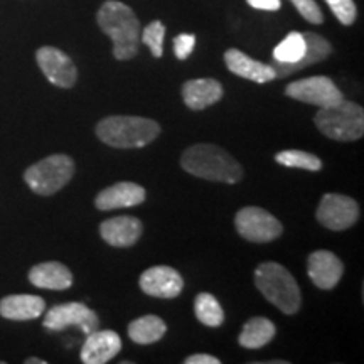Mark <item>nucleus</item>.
<instances>
[{
    "instance_id": "nucleus-18",
    "label": "nucleus",
    "mask_w": 364,
    "mask_h": 364,
    "mask_svg": "<svg viewBox=\"0 0 364 364\" xmlns=\"http://www.w3.org/2000/svg\"><path fill=\"white\" fill-rule=\"evenodd\" d=\"M182 100L191 110H204L220 102L225 95V90L220 81L213 78L189 80L182 85Z\"/></svg>"
},
{
    "instance_id": "nucleus-26",
    "label": "nucleus",
    "mask_w": 364,
    "mask_h": 364,
    "mask_svg": "<svg viewBox=\"0 0 364 364\" xmlns=\"http://www.w3.org/2000/svg\"><path fill=\"white\" fill-rule=\"evenodd\" d=\"M275 161L280 166L294 167V169H304L311 172H318L322 169V161L314 154L304 152V150H284L275 156Z\"/></svg>"
},
{
    "instance_id": "nucleus-7",
    "label": "nucleus",
    "mask_w": 364,
    "mask_h": 364,
    "mask_svg": "<svg viewBox=\"0 0 364 364\" xmlns=\"http://www.w3.org/2000/svg\"><path fill=\"white\" fill-rule=\"evenodd\" d=\"M235 226L245 240L253 243H268L279 238L284 231L282 223L275 216L257 206L240 209L235 216Z\"/></svg>"
},
{
    "instance_id": "nucleus-5",
    "label": "nucleus",
    "mask_w": 364,
    "mask_h": 364,
    "mask_svg": "<svg viewBox=\"0 0 364 364\" xmlns=\"http://www.w3.org/2000/svg\"><path fill=\"white\" fill-rule=\"evenodd\" d=\"M314 124L332 140L353 142L364 134V110L358 103L343 100L332 107L318 108Z\"/></svg>"
},
{
    "instance_id": "nucleus-21",
    "label": "nucleus",
    "mask_w": 364,
    "mask_h": 364,
    "mask_svg": "<svg viewBox=\"0 0 364 364\" xmlns=\"http://www.w3.org/2000/svg\"><path fill=\"white\" fill-rule=\"evenodd\" d=\"M304 38H306L307 43V53L299 63H295L292 66H284L277 61L272 63L277 78H284V76L292 75V73L304 70V68L317 65V63L324 61V59L332 53L329 41L322 38V36H318L316 33H304Z\"/></svg>"
},
{
    "instance_id": "nucleus-4",
    "label": "nucleus",
    "mask_w": 364,
    "mask_h": 364,
    "mask_svg": "<svg viewBox=\"0 0 364 364\" xmlns=\"http://www.w3.org/2000/svg\"><path fill=\"white\" fill-rule=\"evenodd\" d=\"M255 284L268 302L279 307L287 316L297 314L302 295L292 273L280 263L265 262L255 270Z\"/></svg>"
},
{
    "instance_id": "nucleus-30",
    "label": "nucleus",
    "mask_w": 364,
    "mask_h": 364,
    "mask_svg": "<svg viewBox=\"0 0 364 364\" xmlns=\"http://www.w3.org/2000/svg\"><path fill=\"white\" fill-rule=\"evenodd\" d=\"M196 46V36L194 34H179L174 39V53L176 58L184 61L191 56V53L194 51Z\"/></svg>"
},
{
    "instance_id": "nucleus-19",
    "label": "nucleus",
    "mask_w": 364,
    "mask_h": 364,
    "mask_svg": "<svg viewBox=\"0 0 364 364\" xmlns=\"http://www.w3.org/2000/svg\"><path fill=\"white\" fill-rule=\"evenodd\" d=\"M44 311V299L38 295H7L0 300V316L9 321H33Z\"/></svg>"
},
{
    "instance_id": "nucleus-24",
    "label": "nucleus",
    "mask_w": 364,
    "mask_h": 364,
    "mask_svg": "<svg viewBox=\"0 0 364 364\" xmlns=\"http://www.w3.org/2000/svg\"><path fill=\"white\" fill-rule=\"evenodd\" d=\"M306 53L307 43L304 34L290 33L280 44H277L275 49H273V61L280 63V65L284 66H292L306 56Z\"/></svg>"
},
{
    "instance_id": "nucleus-29",
    "label": "nucleus",
    "mask_w": 364,
    "mask_h": 364,
    "mask_svg": "<svg viewBox=\"0 0 364 364\" xmlns=\"http://www.w3.org/2000/svg\"><path fill=\"white\" fill-rule=\"evenodd\" d=\"M290 2L294 4L300 16L311 24H322L324 22V16H322V11L318 9L316 0H290Z\"/></svg>"
},
{
    "instance_id": "nucleus-3",
    "label": "nucleus",
    "mask_w": 364,
    "mask_h": 364,
    "mask_svg": "<svg viewBox=\"0 0 364 364\" xmlns=\"http://www.w3.org/2000/svg\"><path fill=\"white\" fill-rule=\"evenodd\" d=\"M161 134L156 120L144 117L113 115L97 125V135L103 144L115 149H140L149 145Z\"/></svg>"
},
{
    "instance_id": "nucleus-15",
    "label": "nucleus",
    "mask_w": 364,
    "mask_h": 364,
    "mask_svg": "<svg viewBox=\"0 0 364 364\" xmlns=\"http://www.w3.org/2000/svg\"><path fill=\"white\" fill-rule=\"evenodd\" d=\"M144 226L139 218L117 216L105 220L100 225V235L110 247L127 248L135 245L142 236Z\"/></svg>"
},
{
    "instance_id": "nucleus-9",
    "label": "nucleus",
    "mask_w": 364,
    "mask_h": 364,
    "mask_svg": "<svg viewBox=\"0 0 364 364\" xmlns=\"http://www.w3.org/2000/svg\"><path fill=\"white\" fill-rule=\"evenodd\" d=\"M43 326L48 331L53 332L63 331L70 326H76L80 327L81 332H85V334L88 336L90 332L98 329L100 321L97 312L91 311V309L86 307L85 304L66 302L49 309L44 317Z\"/></svg>"
},
{
    "instance_id": "nucleus-32",
    "label": "nucleus",
    "mask_w": 364,
    "mask_h": 364,
    "mask_svg": "<svg viewBox=\"0 0 364 364\" xmlns=\"http://www.w3.org/2000/svg\"><path fill=\"white\" fill-rule=\"evenodd\" d=\"M186 364H220L221 361L211 354H193V356L186 358Z\"/></svg>"
},
{
    "instance_id": "nucleus-11",
    "label": "nucleus",
    "mask_w": 364,
    "mask_h": 364,
    "mask_svg": "<svg viewBox=\"0 0 364 364\" xmlns=\"http://www.w3.org/2000/svg\"><path fill=\"white\" fill-rule=\"evenodd\" d=\"M36 61L46 78L58 88H71L78 80V70L75 63L61 49L53 48V46L39 48L36 53Z\"/></svg>"
},
{
    "instance_id": "nucleus-16",
    "label": "nucleus",
    "mask_w": 364,
    "mask_h": 364,
    "mask_svg": "<svg viewBox=\"0 0 364 364\" xmlns=\"http://www.w3.org/2000/svg\"><path fill=\"white\" fill-rule=\"evenodd\" d=\"M225 63L233 75L240 78L255 81V83H268L277 78L275 70L272 65L257 61V59L250 58L248 54L238 51V49H228L225 53Z\"/></svg>"
},
{
    "instance_id": "nucleus-2",
    "label": "nucleus",
    "mask_w": 364,
    "mask_h": 364,
    "mask_svg": "<svg viewBox=\"0 0 364 364\" xmlns=\"http://www.w3.org/2000/svg\"><path fill=\"white\" fill-rule=\"evenodd\" d=\"M181 166L191 176L206 181L236 184L243 177V167L225 149L213 144L193 145L182 154Z\"/></svg>"
},
{
    "instance_id": "nucleus-27",
    "label": "nucleus",
    "mask_w": 364,
    "mask_h": 364,
    "mask_svg": "<svg viewBox=\"0 0 364 364\" xmlns=\"http://www.w3.org/2000/svg\"><path fill=\"white\" fill-rule=\"evenodd\" d=\"M164 36H166V26L161 21H154L142 31V43L149 46L154 58H161L164 53Z\"/></svg>"
},
{
    "instance_id": "nucleus-31",
    "label": "nucleus",
    "mask_w": 364,
    "mask_h": 364,
    "mask_svg": "<svg viewBox=\"0 0 364 364\" xmlns=\"http://www.w3.org/2000/svg\"><path fill=\"white\" fill-rule=\"evenodd\" d=\"M250 4V7L258 9V11H268V12H275L280 11L282 7V0H247Z\"/></svg>"
},
{
    "instance_id": "nucleus-10",
    "label": "nucleus",
    "mask_w": 364,
    "mask_h": 364,
    "mask_svg": "<svg viewBox=\"0 0 364 364\" xmlns=\"http://www.w3.org/2000/svg\"><path fill=\"white\" fill-rule=\"evenodd\" d=\"M316 218L327 230L344 231L358 223L359 206L349 196L326 194L318 204Z\"/></svg>"
},
{
    "instance_id": "nucleus-28",
    "label": "nucleus",
    "mask_w": 364,
    "mask_h": 364,
    "mask_svg": "<svg viewBox=\"0 0 364 364\" xmlns=\"http://www.w3.org/2000/svg\"><path fill=\"white\" fill-rule=\"evenodd\" d=\"M326 4L329 9L338 17V21L344 26H351L356 21L358 9L354 0H326Z\"/></svg>"
},
{
    "instance_id": "nucleus-33",
    "label": "nucleus",
    "mask_w": 364,
    "mask_h": 364,
    "mask_svg": "<svg viewBox=\"0 0 364 364\" xmlns=\"http://www.w3.org/2000/svg\"><path fill=\"white\" fill-rule=\"evenodd\" d=\"M26 364H46L44 359H38V358H29L26 359Z\"/></svg>"
},
{
    "instance_id": "nucleus-22",
    "label": "nucleus",
    "mask_w": 364,
    "mask_h": 364,
    "mask_svg": "<svg viewBox=\"0 0 364 364\" xmlns=\"http://www.w3.org/2000/svg\"><path fill=\"white\" fill-rule=\"evenodd\" d=\"M277 327L265 317H253L243 326L240 334V344L247 349H260L275 338Z\"/></svg>"
},
{
    "instance_id": "nucleus-20",
    "label": "nucleus",
    "mask_w": 364,
    "mask_h": 364,
    "mask_svg": "<svg viewBox=\"0 0 364 364\" xmlns=\"http://www.w3.org/2000/svg\"><path fill=\"white\" fill-rule=\"evenodd\" d=\"M29 280L38 289L66 290L73 285V273L63 263L46 262L31 268Z\"/></svg>"
},
{
    "instance_id": "nucleus-25",
    "label": "nucleus",
    "mask_w": 364,
    "mask_h": 364,
    "mask_svg": "<svg viewBox=\"0 0 364 364\" xmlns=\"http://www.w3.org/2000/svg\"><path fill=\"white\" fill-rule=\"evenodd\" d=\"M194 314L201 324L208 327H220L225 322V311L215 295L199 294L194 300Z\"/></svg>"
},
{
    "instance_id": "nucleus-23",
    "label": "nucleus",
    "mask_w": 364,
    "mask_h": 364,
    "mask_svg": "<svg viewBox=\"0 0 364 364\" xmlns=\"http://www.w3.org/2000/svg\"><path fill=\"white\" fill-rule=\"evenodd\" d=\"M166 331V322L157 316L139 317L129 324V336L135 344L147 346L157 343V341L164 338Z\"/></svg>"
},
{
    "instance_id": "nucleus-14",
    "label": "nucleus",
    "mask_w": 364,
    "mask_h": 364,
    "mask_svg": "<svg viewBox=\"0 0 364 364\" xmlns=\"http://www.w3.org/2000/svg\"><path fill=\"white\" fill-rule=\"evenodd\" d=\"M122 341L115 331H93L86 336L81 348V361L85 364H105L120 353Z\"/></svg>"
},
{
    "instance_id": "nucleus-1",
    "label": "nucleus",
    "mask_w": 364,
    "mask_h": 364,
    "mask_svg": "<svg viewBox=\"0 0 364 364\" xmlns=\"http://www.w3.org/2000/svg\"><path fill=\"white\" fill-rule=\"evenodd\" d=\"M97 22L113 43V56L127 61L136 56L140 46V22L127 4L107 0L97 14Z\"/></svg>"
},
{
    "instance_id": "nucleus-6",
    "label": "nucleus",
    "mask_w": 364,
    "mask_h": 364,
    "mask_svg": "<svg viewBox=\"0 0 364 364\" xmlns=\"http://www.w3.org/2000/svg\"><path fill=\"white\" fill-rule=\"evenodd\" d=\"M75 176V162L66 154H54L31 166L24 179L39 196H53L61 191Z\"/></svg>"
},
{
    "instance_id": "nucleus-13",
    "label": "nucleus",
    "mask_w": 364,
    "mask_h": 364,
    "mask_svg": "<svg viewBox=\"0 0 364 364\" xmlns=\"http://www.w3.org/2000/svg\"><path fill=\"white\" fill-rule=\"evenodd\" d=\"M307 272L314 285L321 290H331L339 284L344 273V265L332 252L318 250L309 257Z\"/></svg>"
},
{
    "instance_id": "nucleus-17",
    "label": "nucleus",
    "mask_w": 364,
    "mask_h": 364,
    "mask_svg": "<svg viewBox=\"0 0 364 364\" xmlns=\"http://www.w3.org/2000/svg\"><path fill=\"white\" fill-rule=\"evenodd\" d=\"M145 201V189L135 182H118L98 193L95 204L100 211H112L120 208H134Z\"/></svg>"
},
{
    "instance_id": "nucleus-8",
    "label": "nucleus",
    "mask_w": 364,
    "mask_h": 364,
    "mask_svg": "<svg viewBox=\"0 0 364 364\" xmlns=\"http://www.w3.org/2000/svg\"><path fill=\"white\" fill-rule=\"evenodd\" d=\"M285 95L297 102L316 105L317 108L332 107L344 100L341 90L327 76H311V78L294 81L285 88Z\"/></svg>"
},
{
    "instance_id": "nucleus-12",
    "label": "nucleus",
    "mask_w": 364,
    "mask_h": 364,
    "mask_svg": "<svg viewBox=\"0 0 364 364\" xmlns=\"http://www.w3.org/2000/svg\"><path fill=\"white\" fill-rule=\"evenodd\" d=\"M140 289L150 297L174 299L184 289V280L174 268L161 265L152 267L140 275Z\"/></svg>"
}]
</instances>
